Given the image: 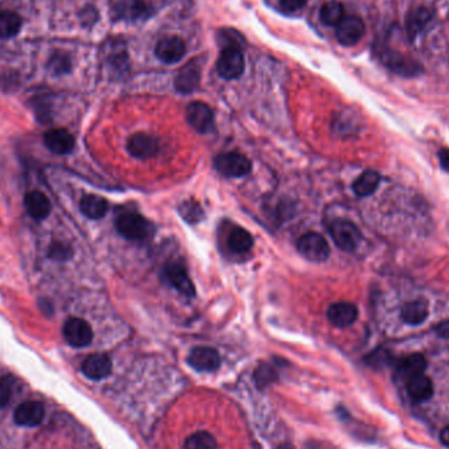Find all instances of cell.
<instances>
[{
    "instance_id": "obj_1",
    "label": "cell",
    "mask_w": 449,
    "mask_h": 449,
    "mask_svg": "<svg viewBox=\"0 0 449 449\" xmlns=\"http://www.w3.org/2000/svg\"><path fill=\"white\" fill-rule=\"evenodd\" d=\"M116 229L126 239L145 241L152 234V223L136 212H126L116 219Z\"/></svg>"
},
{
    "instance_id": "obj_2",
    "label": "cell",
    "mask_w": 449,
    "mask_h": 449,
    "mask_svg": "<svg viewBox=\"0 0 449 449\" xmlns=\"http://www.w3.org/2000/svg\"><path fill=\"white\" fill-rule=\"evenodd\" d=\"M328 232L334 243L346 252L355 251L361 241V232L359 228L354 222L344 218L334 219L328 226Z\"/></svg>"
},
{
    "instance_id": "obj_3",
    "label": "cell",
    "mask_w": 449,
    "mask_h": 449,
    "mask_svg": "<svg viewBox=\"0 0 449 449\" xmlns=\"http://www.w3.org/2000/svg\"><path fill=\"white\" fill-rule=\"evenodd\" d=\"M297 250L303 258L310 261H325L330 257V246L326 238L319 232L303 234L297 242Z\"/></svg>"
},
{
    "instance_id": "obj_4",
    "label": "cell",
    "mask_w": 449,
    "mask_h": 449,
    "mask_svg": "<svg viewBox=\"0 0 449 449\" xmlns=\"http://www.w3.org/2000/svg\"><path fill=\"white\" fill-rule=\"evenodd\" d=\"M214 167L221 175L226 177H242L252 170L250 159L239 152H225L214 158Z\"/></svg>"
},
{
    "instance_id": "obj_5",
    "label": "cell",
    "mask_w": 449,
    "mask_h": 449,
    "mask_svg": "<svg viewBox=\"0 0 449 449\" xmlns=\"http://www.w3.org/2000/svg\"><path fill=\"white\" fill-rule=\"evenodd\" d=\"M218 74L225 79H237L245 71V58L235 45L226 46L218 58Z\"/></svg>"
},
{
    "instance_id": "obj_6",
    "label": "cell",
    "mask_w": 449,
    "mask_h": 449,
    "mask_svg": "<svg viewBox=\"0 0 449 449\" xmlns=\"http://www.w3.org/2000/svg\"><path fill=\"white\" fill-rule=\"evenodd\" d=\"M63 337L70 346L83 348L91 344L94 339V331L87 321L82 318H68L63 325Z\"/></svg>"
},
{
    "instance_id": "obj_7",
    "label": "cell",
    "mask_w": 449,
    "mask_h": 449,
    "mask_svg": "<svg viewBox=\"0 0 449 449\" xmlns=\"http://www.w3.org/2000/svg\"><path fill=\"white\" fill-rule=\"evenodd\" d=\"M186 119L192 128L201 134H208L214 130L213 112L203 101L191 103L186 109Z\"/></svg>"
},
{
    "instance_id": "obj_8",
    "label": "cell",
    "mask_w": 449,
    "mask_h": 449,
    "mask_svg": "<svg viewBox=\"0 0 449 449\" xmlns=\"http://www.w3.org/2000/svg\"><path fill=\"white\" fill-rule=\"evenodd\" d=\"M166 280L179 290L186 297H193L196 295V289L190 279L186 267L179 261H168L164 266L163 271Z\"/></svg>"
},
{
    "instance_id": "obj_9",
    "label": "cell",
    "mask_w": 449,
    "mask_h": 449,
    "mask_svg": "<svg viewBox=\"0 0 449 449\" xmlns=\"http://www.w3.org/2000/svg\"><path fill=\"white\" fill-rule=\"evenodd\" d=\"M366 33L364 21L355 14L344 16V19L337 26V40L344 46H352L360 41Z\"/></svg>"
},
{
    "instance_id": "obj_10",
    "label": "cell",
    "mask_w": 449,
    "mask_h": 449,
    "mask_svg": "<svg viewBox=\"0 0 449 449\" xmlns=\"http://www.w3.org/2000/svg\"><path fill=\"white\" fill-rule=\"evenodd\" d=\"M187 361L199 372H214L221 366V356L212 347H196L188 355Z\"/></svg>"
},
{
    "instance_id": "obj_11",
    "label": "cell",
    "mask_w": 449,
    "mask_h": 449,
    "mask_svg": "<svg viewBox=\"0 0 449 449\" xmlns=\"http://www.w3.org/2000/svg\"><path fill=\"white\" fill-rule=\"evenodd\" d=\"M382 61L388 68L395 71V74H399L402 77H408V78L417 77L422 71L419 63H417L415 61L410 59L408 57L397 53L395 50H385Z\"/></svg>"
},
{
    "instance_id": "obj_12",
    "label": "cell",
    "mask_w": 449,
    "mask_h": 449,
    "mask_svg": "<svg viewBox=\"0 0 449 449\" xmlns=\"http://www.w3.org/2000/svg\"><path fill=\"white\" fill-rule=\"evenodd\" d=\"M14 422L23 427H36L45 418V406L39 401H27L14 410Z\"/></svg>"
},
{
    "instance_id": "obj_13",
    "label": "cell",
    "mask_w": 449,
    "mask_h": 449,
    "mask_svg": "<svg viewBox=\"0 0 449 449\" xmlns=\"http://www.w3.org/2000/svg\"><path fill=\"white\" fill-rule=\"evenodd\" d=\"M357 317L359 310L351 302H335L327 309V319L339 328L352 326Z\"/></svg>"
},
{
    "instance_id": "obj_14",
    "label": "cell",
    "mask_w": 449,
    "mask_h": 449,
    "mask_svg": "<svg viewBox=\"0 0 449 449\" xmlns=\"http://www.w3.org/2000/svg\"><path fill=\"white\" fill-rule=\"evenodd\" d=\"M128 151L138 159H149L158 154L159 143L148 133H136L128 141Z\"/></svg>"
},
{
    "instance_id": "obj_15",
    "label": "cell",
    "mask_w": 449,
    "mask_h": 449,
    "mask_svg": "<svg viewBox=\"0 0 449 449\" xmlns=\"http://www.w3.org/2000/svg\"><path fill=\"white\" fill-rule=\"evenodd\" d=\"M83 375L90 380H104L112 372V360L108 355H90L82 364Z\"/></svg>"
},
{
    "instance_id": "obj_16",
    "label": "cell",
    "mask_w": 449,
    "mask_h": 449,
    "mask_svg": "<svg viewBox=\"0 0 449 449\" xmlns=\"http://www.w3.org/2000/svg\"><path fill=\"white\" fill-rule=\"evenodd\" d=\"M186 43L175 36L164 37L158 42L155 48V54L164 63H177L186 55Z\"/></svg>"
},
{
    "instance_id": "obj_17",
    "label": "cell",
    "mask_w": 449,
    "mask_h": 449,
    "mask_svg": "<svg viewBox=\"0 0 449 449\" xmlns=\"http://www.w3.org/2000/svg\"><path fill=\"white\" fill-rule=\"evenodd\" d=\"M201 68L197 61H190L181 68L175 79V88L180 94H191L199 84L201 78Z\"/></svg>"
},
{
    "instance_id": "obj_18",
    "label": "cell",
    "mask_w": 449,
    "mask_h": 449,
    "mask_svg": "<svg viewBox=\"0 0 449 449\" xmlns=\"http://www.w3.org/2000/svg\"><path fill=\"white\" fill-rule=\"evenodd\" d=\"M43 143L54 154L65 155L75 146V138L66 129H52L43 136Z\"/></svg>"
},
{
    "instance_id": "obj_19",
    "label": "cell",
    "mask_w": 449,
    "mask_h": 449,
    "mask_svg": "<svg viewBox=\"0 0 449 449\" xmlns=\"http://www.w3.org/2000/svg\"><path fill=\"white\" fill-rule=\"evenodd\" d=\"M110 10L116 20H137L146 12L142 0H110Z\"/></svg>"
},
{
    "instance_id": "obj_20",
    "label": "cell",
    "mask_w": 449,
    "mask_h": 449,
    "mask_svg": "<svg viewBox=\"0 0 449 449\" xmlns=\"http://www.w3.org/2000/svg\"><path fill=\"white\" fill-rule=\"evenodd\" d=\"M406 389L411 401L417 403H423L432 398L434 395V383L430 377L424 373L418 375L406 381Z\"/></svg>"
},
{
    "instance_id": "obj_21",
    "label": "cell",
    "mask_w": 449,
    "mask_h": 449,
    "mask_svg": "<svg viewBox=\"0 0 449 449\" xmlns=\"http://www.w3.org/2000/svg\"><path fill=\"white\" fill-rule=\"evenodd\" d=\"M24 204H26L28 214L39 221L48 217L52 210V204H50L48 196L40 191H32L27 193Z\"/></svg>"
},
{
    "instance_id": "obj_22",
    "label": "cell",
    "mask_w": 449,
    "mask_h": 449,
    "mask_svg": "<svg viewBox=\"0 0 449 449\" xmlns=\"http://www.w3.org/2000/svg\"><path fill=\"white\" fill-rule=\"evenodd\" d=\"M426 368H427L426 357L421 354H412L398 363L397 375L401 380L406 382L410 379L424 373Z\"/></svg>"
},
{
    "instance_id": "obj_23",
    "label": "cell",
    "mask_w": 449,
    "mask_h": 449,
    "mask_svg": "<svg viewBox=\"0 0 449 449\" xmlns=\"http://www.w3.org/2000/svg\"><path fill=\"white\" fill-rule=\"evenodd\" d=\"M428 302L426 299H414L403 305L401 310L402 319L411 326H418L428 318Z\"/></svg>"
},
{
    "instance_id": "obj_24",
    "label": "cell",
    "mask_w": 449,
    "mask_h": 449,
    "mask_svg": "<svg viewBox=\"0 0 449 449\" xmlns=\"http://www.w3.org/2000/svg\"><path fill=\"white\" fill-rule=\"evenodd\" d=\"M381 181V175L377 171L368 170L357 177L352 184L355 194L359 197H368L373 194L379 188Z\"/></svg>"
},
{
    "instance_id": "obj_25",
    "label": "cell",
    "mask_w": 449,
    "mask_h": 449,
    "mask_svg": "<svg viewBox=\"0 0 449 449\" xmlns=\"http://www.w3.org/2000/svg\"><path fill=\"white\" fill-rule=\"evenodd\" d=\"M108 201L97 194H86L81 200V210L86 217L99 219L103 218L108 212Z\"/></svg>"
},
{
    "instance_id": "obj_26",
    "label": "cell",
    "mask_w": 449,
    "mask_h": 449,
    "mask_svg": "<svg viewBox=\"0 0 449 449\" xmlns=\"http://www.w3.org/2000/svg\"><path fill=\"white\" fill-rule=\"evenodd\" d=\"M228 245H229V248L232 250V252H235V254H246V252H248L252 248V246H254V238L245 229L235 228L230 232L229 238H228Z\"/></svg>"
},
{
    "instance_id": "obj_27",
    "label": "cell",
    "mask_w": 449,
    "mask_h": 449,
    "mask_svg": "<svg viewBox=\"0 0 449 449\" xmlns=\"http://www.w3.org/2000/svg\"><path fill=\"white\" fill-rule=\"evenodd\" d=\"M21 28V19L12 11L0 12V39H12Z\"/></svg>"
},
{
    "instance_id": "obj_28",
    "label": "cell",
    "mask_w": 449,
    "mask_h": 449,
    "mask_svg": "<svg viewBox=\"0 0 449 449\" xmlns=\"http://www.w3.org/2000/svg\"><path fill=\"white\" fill-rule=\"evenodd\" d=\"M344 16V6L337 0L327 1L321 8V20L326 26H338Z\"/></svg>"
},
{
    "instance_id": "obj_29",
    "label": "cell",
    "mask_w": 449,
    "mask_h": 449,
    "mask_svg": "<svg viewBox=\"0 0 449 449\" xmlns=\"http://www.w3.org/2000/svg\"><path fill=\"white\" fill-rule=\"evenodd\" d=\"M184 449H217V440L206 431H199L187 437Z\"/></svg>"
},
{
    "instance_id": "obj_30",
    "label": "cell",
    "mask_w": 449,
    "mask_h": 449,
    "mask_svg": "<svg viewBox=\"0 0 449 449\" xmlns=\"http://www.w3.org/2000/svg\"><path fill=\"white\" fill-rule=\"evenodd\" d=\"M431 20V12L427 8H417L408 14V29L411 34L421 32Z\"/></svg>"
},
{
    "instance_id": "obj_31",
    "label": "cell",
    "mask_w": 449,
    "mask_h": 449,
    "mask_svg": "<svg viewBox=\"0 0 449 449\" xmlns=\"http://www.w3.org/2000/svg\"><path fill=\"white\" fill-rule=\"evenodd\" d=\"M180 213H181V217L190 223H197L204 217V210H203L201 205L194 200H188V201L181 203Z\"/></svg>"
},
{
    "instance_id": "obj_32",
    "label": "cell",
    "mask_w": 449,
    "mask_h": 449,
    "mask_svg": "<svg viewBox=\"0 0 449 449\" xmlns=\"http://www.w3.org/2000/svg\"><path fill=\"white\" fill-rule=\"evenodd\" d=\"M48 68L54 74V75H61L66 74L71 70V59L68 54L65 53H57L53 55L49 62H48Z\"/></svg>"
},
{
    "instance_id": "obj_33",
    "label": "cell",
    "mask_w": 449,
    "mask_h": 449,
    "mask_svg": "<svg viewBox=\"0 0 449 449\" xmlns=\"http://www.w3.org/2000/svg\"><path fill=\"white\" fill-rule=\"evenodd\" d=\"M276 379H277V373H276L275 368L268 366V364L260 366L255 370V381L260 388L272 383L273 381H276Z\"/></svg>"
},
{
    "instance_id": "obj_34",
    "label": "cell",
    "mask_w": 449,
    "mask_h": 449,
    "mask_svg": "<svg viewBox=\"0 0 449 449\" xmlns=\"http://www.w3.org/2000/svg\"><path fill=\"white\" fill-rule=\"evenodd\" d=\"M14 379L12 376H4L0 379V408H6L11 399L14 390Z\"/></svg>"
},
{
    "instance_id": "obj_35",
    "label": "cell",
    "mask_w": 449,
    "mask_h": 449,
    "mask_svg": "<svg viewBox=\"0 0 449 449\" xmlns=\"http://www.w3.org/2000/svg\"><path fill=\"white\" fill-rule=\"evenodd\" d=\"M390 354L385 350H376L373 351L372 354L368 355L366 357V361H367L368 366L375 368L383 367L386 364L390 363Z\"/></svg>"
},
{
    "instance_id": "obj_36",
    "label": "cell",
    "mask_w": 449,
    "mask_h": 449,
    "mask_svg": "<svg viewBox=\"0 0 449 449\" xmlns=\"http://www.w3.org/2000/svg\"><path fill=\"white\" fill-rule=\"evenodd\" d=\"M49 257L55 260H68L72 257V250L68 245L55 242L53 245H50Z\"/></svg>"
},
{
    "instance_id": "obj_37",
    "label": "cell",
    "mask_w": 449,
    "mask_h": 449,
    "mask_svg": "<svg viewBox=\"0 0 449 449\" xmlns=\"http://www.w3.org/2000/svg\"><path fill=\"white\" fill-rule=\"evenodd\" d=\"M308 0H280V6L288 12H296L305 7Z\"/></svg>"
},
{
    "instance_id": "obj_38",
    "label": "cell",
    "mask_w": 449,
    "mask_h": 449,
    "mask_svg": "<svg viewBox=\"0 0 449 449\" xmlns=\"http://www.w3.org/2000/svg\"><path fill=\"white\" fill-rule=\"evenodd\" d=\"M435 332L437 337L443 338V339H449V318L440 322L437 326L435 327Z\"/></svg>"
},
{
    "instance_id": "obj_39",
    "label": "cell",
    "mask_w": 449,
    "mask_h": 449,
    "mask_svg": "<svg viewBox=\"0 0 449 449\" xmlns=\"http://www.w3.org/2000/svg\"><path fill=\"white\" fill-rule=\"evenodd\" d=\"M437 157H439V162H440L441 168H443L444 171L449 172V149H447V148H443V149L439 151Z\"/></svg>"
},
{
    "instance_id": "obj_40",
    "label": "cell",
    "mask_w": 449,
    "mask_h": 449,
    "mask_svg": "<svg viewBox=\"0 0 449 449\" xmlns=\"http://www.w3.org/2000/svg\"><path fill=\"white\" fill-rule=\"evenodd\" d=\"M440 441L449 448V426L443 428V431L440 434Z\"/></svg>"
},
{
    "instance_id": "obj_41",
    "label": "cell",
    "mask_w": 449,
    "mask_h": 449,
    "mask_svg": "<svg viewBox=\"0 0 449 449\" xmlns=\"http://www.w3.org/2000/svg\"><path fill=\"white\" fill-rule=\"evenodd\" d=\"M277 449H293L290 446H288V444H283V446H280L279 448Z\"/></svg>"
}]
</instances>
